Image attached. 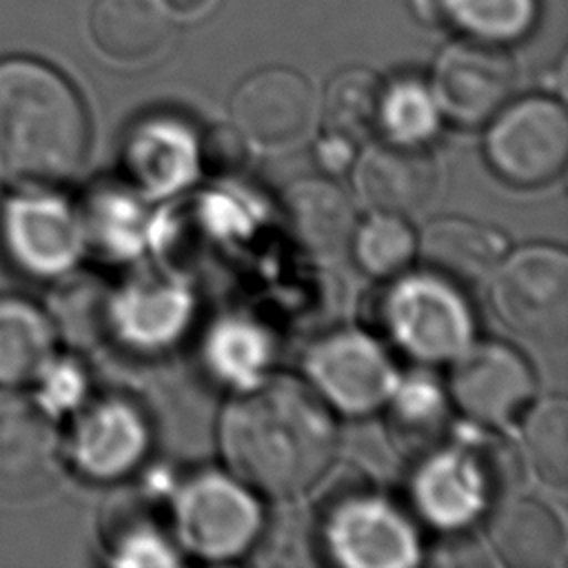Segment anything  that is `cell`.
<instances>
[{"instance_id":"1","label":"cell","mask_w":568,"mask_h":568,"mask_svg":"<svg viewBox=\"0 0 568 568\" xmlns=\"http://www.w3.org/2000/svg\"><path fill=\"white\" fill-rule=\"evenodd\" d=\"M220 446L242 484L268 497H295L328 470L337 435L317 393L275 377L224 408Z\"/></svg>"},{"instance_id":"2","label":"cell","mask_w":568,"mask_h":568,"mask_svg":"<svg viewBox=\"0 0 568 568\" xmlns=\"http://www.w3.org/2000/svg\"><path fill=\"white\" fill-rule=\"evenodd\" d=\"M89 149V120L71 82L29 60L0 62V178L20 189L69 180Z\"/></svg>"},{"instance_id":"3","label":"cell","mask_w":568,"mask_h":568,"mask_svg":"<svg viewBox=\"0 0 568 568\" xmlns=\"http://www.w3.org/2000/svg\"><path fill=\"white\" fill-rule=\"evenodd\" d=\"M493 308L504 326L526 339H552L566 331L568 257L557 246H524L497 264Z\"/></svg>"},{"instance_id":"4","label":"cell","mask_w":568,"mask_h":568,"mask_svg":"<svg viewBox=\"0 0 568 568\" xmlns=\"http://www.w3.org/2000/svg\"><path fill=\"white\" fill-rule=\"evenodd\" d=\"M382 322L408 355L426 362L459 355L473 335L459 288L433 273L399 280L382 300Z\"/></svg>"},{"instance_id":"5","label":"cell","mask_w":568,"mask_h":568,"mask_svg":"<svg viewBox=\"0 0 568 568\" xmlns=\"http://www.w3.org/2000/svg\"><path fill=\"white\" fill-rule=\"evenodd\" d=\"M497 113L486 133L490 166L519 186L552 182L568 160L564 109L548 98H526Z\"/></svg>"},{"instance_id":"6","label":"cell","mask_w":568,"mask_h":568,"mask_svg":"<svg viewBox=\"0 0 568 568\" xmlns=\"http://www.w3.org/2000/svg\"><path fill=\"white\" fill-rule=\"evenodd\" d=\"M182 544L204 559L244 552L260 530V508L240 481L204 473L184 484L175 499Z\"/></svg>"},{"instance_id":"7","label":"cell","mask_w":568,"mask_h":568,"mask_svg":"<svg viewBox=\"0 0 568 568\" xmlns=\"http://www.w3.org/2000/svg\"><path fill=\"white\" fill-rule=\"evenodd\" d=\"M517 84L513 58L495 42L464 38L448 44L433 69V98L459 124H479L510 100Z\"/></svg>"},{"instance_id":"8","label":"cell","mask_w":568,"mask_h":568,"mask_svg":"<svg viewBox=\"0 0 568 568\" xmlns=\"http://www.w3.org/2000/svg\"><path fill=\"white\" fill-rule=\"evenodd\" d=\"M0 237L13 264L36 277L71 268L84 244L78 213L44 193L9 197L0 215Z\"/></svg>"},{"instance_id":"9","label":"cell","mask_w":568,"mask_h":568,"mask_svg":"<svg viewBox=\"0 0 568 568\" xmlns=\"http://www.w3.org/2000/svg\"><path fill=\"white\" fill-rule=\"evenodd\" d=\"M324 544L337 564L353 568H399L419 559L408 521L377 497L335 504L324 521Z\"/></svg>"},{"instance_id":"10","label":"cell","mask_w":568,"mask_h":568,"mask_svg":"<svg viewBox=\"0 0 568 568\" xmlns=\"http://www.w3.org/2000/svg\"><path fill=\"white\" fill-rule=\"evenodd\" d=\"M313 113L311 84L286 67L251 73L231 98V120L237 133L266 149L288 146L304 138Z\"/></svg>"},{"instance_id":"11","label":"cell","mask_w":568,"mask_h":568,"mask_svg":"<svg viewBox=\"0 0 568 568\" xmlns=\"http://www.w3.org/2000/svg\"><path fill=\"white\" fill-rule=\"evenodd\" d=\"M317 395L346 413H366L384 404L395 388L393 366L366 335L344 331L320 339L306 357Z\"/></svg>"},{"instance_id":"12","label":"cell","mask_w":568,"mask_h":568,"mask_svg":"<svg viewBox=\"0 0 568 568\" xmlns=\"http://www.w3.org/2000/svg\"><path fill=\"white\" fill-rule=\"evenodd\" d=\"M532 375L519 353L504 344L466 346L450 371V399L473 422L497 426L515 417L532 393Z\"/></svg>"},{"instance_id":"13","label":"cell","mask_w":568,"mask_h":568,"mask_svg":"<svg viewBox=\"0 0 568 568\" xmlns=\"http://www.w3.org/2000/svg\"><path fill=\"white\" fill-rule=\"evenodd\" d=\"M58 464V435L31 399L0 390V495L24 499L47 490Z\"/></svg>"},{"instance_id":"14","label":"cell","mask_w":568,"mask_h":568,"mask_svg":"<svg viewBox=\"0 0 568 568\" xmlns=\"http://www.w3.org/2000/svg\"><path fill=\"white\" fill-rule=\"evenodd\" d=\"M146 450V426L131 404L109 397L87 406L71 428V459L91 479H118Z\"/></svg>"},{"instance_id":"15","label":"cell","mask_w":568,"mask_h":568,"mask_svg":"<svg viewBox=\"0 0 568 568\" xmlns=\"http://www.w3.org/2000/svg\"><path fill=\"white\" fill-rule=\"evenodd\" d=\"M355 186L375 211L408 215L430 202L437 186V166L419 144L388 140L371 146L359 158Z\"/></svg>"},{"instance_id":"16","label":"cell","mask_w":568,"mask_h":568,"mask_svg":"<svg viewBox=\"0 0 568 568\" xmlns=\"http://www.w3.org/2000/svg\"><path fill=\"white\" fill-rule=\"evenodd\" d=\"M415 504L437 526L457 528L470 521L493 490L490 470L475 455L448 450L430 457L415 479Z\"/></svg>"},{"instance_id":"17","label":"cell","mask_w":568,"mask_h":568,"mask_svg":"<svg viewBox=\"0 0 568 568\" xmlns=\"http://www.w3.org/2000/svg\"><path fill=\"white\" fill-rule=\"evenodd\" d=\"M504 240L493 229L464 217H444L428 224L417 240V251L428 273L462 288L488 280L501 257Z\"/></svg>"},{"instance_id":"18","label":"cell","mask_w":568,"mask_h":568,"mask_svg":"<svg viewBox=\"0 0 568 568\" xmlns=\"http://www.w3.org/2000/svg\"><path fill=\"white\" fill-rule=\"evenodd\" d=\"M89 24L100 51L120 64L158 58L173 36L162 0H95Z\"/></svg>"},{"instance_id":"19","label":"cell","mask_w":568,"mask_h":568,"mask_svg":"<svg viewBox=\"0 0 568 568\" xmlns=\"http://www.w3.org/2000/svg\"><path fill=\"white\" fill-rule=\"evenodd\" d=\"M284 217L302 248L324 260L339 257L355 233L348 197L322 178H306L286 189Z\"/></svg>"},{"instance_id":"20","label":"cell","mask_w":568,"mask_h":568,"mask_svg":"<svg viewBox=\"0 0 568 568\" xmlns=\"http://www.w3.org/2000/svg\"><path fill=\"white\" fill-rule=\"evenodd\" d=\"M490 544L510 568H550L564 557V530L555 513L535 499L506 501L490 521Z\"/></svg>"},{"instance_id":"21","label":"cell","mask_w":568,"mask_h":568,"mask_svg":"<svg viewBox=\"0 0 568 568\" xmlns=\"http://www.w3.org/2000/svg\"><path fill=\"white\" fill-rule=\"evenodd\" d=\"M53 357L49 317L20 297H0V386L36 382Z\"/></svg>"},{"instance_id":"22","label":"cell","mask_w":568,"mask_h":568,"mask_svg":"<svg viewBox=\"0 0 568 568\" xmlns=\"http://www.w3.org/2000/svg\"><path fill=\"white\" fill-rule=\"evenodd\" d=\"M193 144L175 122H146L131 133L126 160L140 184L151 191L180 186L193 169Z\"/></svg>"},{"instance_id":"23","label":"cell","mask_w":568,"mask_h":568,"mask_svg":"<svg viewBox=\"0 0 568 568\" xmlns=\"http://www.w3.org/2000/svg\"><path fill=\"white\" fill-rule=\"evenodd\" d=\"M384 84L379 78L362 67L337 73L324 93L322 120L331 135L344 140L364 138L379 122Z\"/></svg>"},{"instance_id":"24","label":"cell","mask_w":568,"mask_h":568,"mask_svg":"<svg viewBox=\"0 0 568 568\" xmlns=\"http://www.w3.org/2000/svg\"><path fill=\"white\" fill-rule=\"evenodd\" d=\"M388 399V426L397 444L419 450L439 437L446 422V399L430 379L415 377L402 388H393Z\"/></svg>"},{"instance_id":"25","label":"cell","mask_w":568,"mask_h":568,"mask_svg":"<svg viewBox=\"0 0 568 568\" xmlns=\"http://www.w3.org/2000/svg\"><path fill=\"white\" fill-rule=\"evenodd\" d=\"M528 459L544 484L564 490L568 486V406L564 399H544L524 422Z\"/></svg>"},{"instance_id":"26","label":"cell","mask_w":568,"mask_h":568,"mask_svg":"<svg viewBox=\"0 0 568 568\" xmlns=\"http://www.w3.org/2000/svg\"><path fill=\"white\" fill-rule=\"evenodd\" d=\"M357 264L377 277L397 275L415 255L417 237L404 215L375 211L364 224L355 226L351 240Z\"/></svg>"},{"instance_id":"27","label":"cell","mask_w":568,"mask_h":568,"mask_svg":"<svg viewBox=\"0 0 568 568\" xmlns=\"http://www.w3.org/2000/svg\"><path fill=\"white\" fill-rule=\"evenodd\" d=\"M444 11L470 38L495 44L524 38L535 22V0H444Z\"/></svg>"},{"instance_id":"28","label":"cell","mask_w":568,"mask_h":568,"mask_svg":"<svg viewBox=\"0 0 568 568\" xmlns=\"http://www.w3.org/2000/svg\"><path fill=\"white\" fill-rule=\"evenodd\" d=\"M393 142L422 144L437 129V102L417 80H397L384 87L379 122Z\"/></svg>"},{"instance_id":"29","label":"cell","mask_w":568,"mask_h":568,"mask_svg":"<svg viewBox=\"0 0 568 568\" xmlns=\"http://www.w3.org/2000/svg\"><path fill=\"white\" fill-rule=\"evenodd\" d=\"M102 541L122 566H164L175 564V555L158 530L140 513L111 508L102 517Z\"/></svg>"},{"instance_id":"30","label":"cell","mask_w":568,"mask_h":568,"mask_svg":"<svg viewBox=\"0 0 568 568\" xmlns=\"http://www.w3.org/2000/svg\"><path fill=\"white\" fill-rule=\"evenodd\" d=\"M100 291L87 280L64 282L51 300V324L75 344H89L100 328Z\"/></svg>"},{"instance_id":"31","label":"cell","mask_w":568,"mask_h":568,"mask_svg":"<svg viewBox=\"0 0 568 568\" xmlns=\"http://www.w3.org/2000/svg\"><path fill=\"white\" fill-rule=\"evenodd\" d=\"M215 355L217 362L231 371L226 375L246 377L262 359V339L246 326L231 324L220 333Z\"/></svg>"},{"instance_id":"32","label":"cell","mask_w":568,"mask_h":568,"mask_svg":"<svg viewBox=\"0 0 568 568\" xmlns=\"http://www.w3.org/2000/svg\"><path fill=\"white\" fill-rule=\"evenodd\" d=\"M40 379V402L49 410H67L82 397L84 377L82 371L71 362H51L38 375Z\"/></svg>"},{"instance_id":"33","label":"cell","mask_w":568,"mask_h":568,"mask_svg":"<svg viewBox=\"0 0 568 568\" xmlns=\"http://www.w3.org/2000/svg\"><path fill=\"white\" fill-rule=\"evenodd\" d=\"M320 160L328 169H344L351 160V140L328 133V140L320 144Z\"/></svg>"},{"instance_id":"34","label":"cell","mask_w":568,"mask_h":568,"mask_svg":"<svg viewBox=\"0 0 568 568\" xmlns=\"http://www.w3.org/2000/svg\"><path fill=\"white\" fill-rule=\"evenodd\" d=\"M164 4H169L173 11L182 13V16H197L202 13L213 0H162Z\"/></svg>"}]
</instances>
